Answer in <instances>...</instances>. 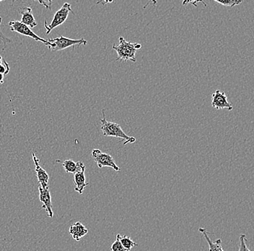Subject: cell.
I'll list each match as a JSON object with an SVG mask.
<instances>
[{"mask_svg": "<svg viewBox=\"0 0 254 251\" xmlns=\"http://www.w3.org/2000/svg\"><path fill=\"white\" fill-rule=\"evenodd\" d=\"M142 48V45L139 43H132L131 41H127L125 38H119V44L118 45L114 44L113 49L117 52V61L136 62V52Z\"/></svg>", "mask_w": 254, "mask_h": 251, "instance_id": "1", "label": "cell"}, {"mask_svg": "<svg viewBox=\"0 0 254 251\" xmlns=\"http://www.w3.org/2000/svg\"><path fill=\"white\" fill-rule=\"evenodd\" d=\"M103 117L101 120V129L102 130L103 136L105 137L119 138L125 140L124 145L127 144H133L136 141V138L127 136L122 130V127L116 122L107 121L105 114L104 109L102 110Z\"/></svg>", "mask_w": 254, "mask_h": 251, "instance_id": "2", "label": "cell"}, {"mask_svg": "<svg viewBox=\"0 0 254 251\" xmlns=\"http://www.w3.org/2000/svg\"><path fill=\"white\" fill-rule=\"evenodd\" d=\"M49 42L48 48L51 49L52 52H59L64 49L74 47V46L86 45L87 41L83 38L79 39H71L69 38L61 36L60 37L55 39H47Z\"/></svg>", "mask_w": 254, "mask_h": 251, "instance_id": "3", "label": "cell"}, {"mask_svg": "<svg viewBox=\"0 0 254 251\" xmlns=\"http://www.w3.org/2000/svg\"><path fill=\"white\" fill-rule=\"evenodd\" d=\"M69 12H73L72 9L71 8V4L69 3L66 2L63 4L61 8L56 12L53 20H52L50 24L48 25L47 20H45L44 21V27H45L47 34H49L51 31L57 27L63 25L69 16Z\"/></svg>", "mask_w": 254, "mask_h": 251, "instance_id": "4", "label": "cell"}, {"mask_svg": "<svg viewBox=\"0 0 254 251\" xmlns=\"http://www.w3.org/2000/svg\"><path fill=\"white\" fill-rule=\"evenodd\" d=\"M92 157L93 160L96 162L97 165L100 169L103 167H109L117 171H120V168L117 166L115 160H114L110 154L103 153L99 149H93L92 151Z\"/></svg>", "mask_w": 254, "mask_h": 251, "instance_id": "5", "label": "cell"}, {"mask_svg": "<svg viewBox=\"0 0 254 251\" xmlns=\"http://www.w3.org/2000/svg\"><path fill=\"white\" fill-rule=\"evenodd\" d=\"M8 25H9L11 31L17 32L19 34L23 35V36H28V37L34 39L35 41H41V42L44 43L47 47L49 46V42H48L47 39H44L42 38L39 37L37 34H36V33L32 31L31 28L23 24L19 20H11L8 23Z\"/></svg>", "mask_w": 254, "mask_h": 251, "instance_id": "6", "label": "cell"}, {"mask_svg": "<svg viewBox=\"0 0 254 251\" xmlns=\"http://www.w3.org/2000/svg\"><path fill=\"white\" fill-rule=\"evenodd\" d=\"M212 102L211 104L214 109L220 110V109H227L228 110H233V107L231 103L229 102L225 95V92L217 90L212 95Z\"/></svg>", "mask_w": 254, "mask_h": 251, "instance_id": "7", "label": "cell"}, {"mask_svg": "<svg viewBox=\"0 0 254 251\" xmlns=\"http://www.w3.org/2000/svg\"><path fill=\"white\" fill-rule=\"evenodd\" d=\"M39 200L43 203L42 208L45 209L47 216L50 218H53L54 212L52 211V196L49 191V186L47 187H39Z\"/></svg>", "mask_w": 254, "mask_h": 251, "instance_id": "8", "label": "cell"}, {"mask_svg": "<svg viewBox=\"0 0 254 251\" xmlns=\"http://www.w3.org/2000/svg\"><path fill=\"white\" fill-rule=\"evenodd\" d=\"M85 166L83 163L81 165L80 167L77 172L74 174V183L75 187H74V190L79 194H82L85 187L88 185V183L86 182V177L85 174Z\"/></svg>", "mask_w": 254, "mask_h": 251, "instance_id": "9", "label": "cell"}, {"mask_svg": "<svg viewBox=\"0 0 254 251\" xmlns=\"http://www.w3.org/2000/svg\"><path fill=\"white\" fill-rule=\"evenodd\" d=\"M32 158H33V162L35 164V171L36 172V176H37L38 180L40 184V186L42 187H48V183H49V176L45 169L41 167L39 164V159L37 158L36 154L32 153Z\"/></svg>", "mask_w": 254, "mask_h": 251, "instance_id": "10", "label": "cell"}, {"mask_svg": "<svg viewBox=\"0 0 254 251\" xmlns=\"http://www.w3.org/2000/svg\"><path fill=\"white\" fill-rule=\"evenodd\" d=\"M19 13L22 15L21 23L30 28H33L37 25V21L32 13V9L29 7H23L19 9Z\"/></svg>", "mask_w": 254, "mask_h": 251, "instance_id": "11", "label": "cell"}, {"mask_svg": "<svg viewBox=\"0 0 254 251\" xmlns=\"http://www.w3.org/2000/svg\"><path fill=\"white\" fill-rule=\"evenodd\" d=\"M69 232L73 239L79 241L88 233V230L81 222H77L71 225Z\"/></svg>", "mask_w": 254, "mask_h": 251, "instance_id": "12", "label": "cell"}, {"mask_svg": "<svg viewBox=\"0 0 254 251\" xmlns=\"http://www.w3.org/2000/svg\"><path fill=\"white\" fill-rule=\"evenodd\" d=\"M198 231L202 234L204 238H205L206 242L209 246V251H224L222 246L221 239H217V241H213L211 240L209 237V233L206 231L205 228H199Z\"/></svg>", "mask_w": 254, "mask_h": 251, "instance_id": "13", "label": "cell"}, {"mask_svg": "<svg viewBox=\"0 0 254 251\" xmlns=\"http://www.w3.org/2000/svg\"><path fill=\"white\" fill-rule=\"evenodd\" d=\"M57 162L61 163L65 171L69 174H74L77 172L82 163V162H75L71 160H66L64 161L57 160Z\"/></svg>", "mask_w": 254, "mask_h": 251, "instance_id": "14", "label": "cell"}, {"mask_svg": "<svg viewBox=\"0 0 254 251\" xmlns=\"http://www.w3.org/2000/svg\"><path fill=\"white\" fill-rule=\"evenodd\" d=\"M117 238H118L119 241H120V243H122V246L126 249L127 251H130L132 248L137 246V244L134 243V241H133L129 237L127 236V235L122 236L120 234H117Z\"/></svg>", "mask_w": 254, "mask_h": 251, "instance_id": "15", "label": "cell"}, {"mask_svg": "<svg viewBox=\"0 0 254 251\" xmlns=\"http://www.w3.org/2000/svg\"><path fill=\"white\" fill-rule=\"evenodd\" d=\"M216 2L222 4V5L226 6V7H234V6L238 5V4L242 3V1L239 0H223V1H220V0H215Z\"/></svg>", "mask_w": 254, "mask_h": 251, "instance_id": "16", "label": "cell"}, {"mask_svg": "<svg viewBox=\"0 0 254 251\" xmlns=\"http://www.w3.org/2000/svg\"><path fill=\"white\" fill-rule=\"evenodd\" d=\"M246 242H247L246 235L244 234L240 235L239 251H250L249 248H248Z\"/></svg>", "mask_w": 254, "mask_h": 251, "instance_id": "17", "label": "cell"}, {"mask_svg": "<svg viewBox=\"0 0 254 251\" xmlns=\"http://www.w3.org/2000/svg\"><path fill=\"white\" fill-rule=\"evenodd\" d=\"M111 251H127L126 249L123 247L122 243H120L118 238H116L115 242L113 243L111 247Z\"/></svg>", "mask_w": 254, "mask_h": 251, "instance_id": "18", "label": "cell"}, {"mask_svg": "<svg viewBox=\"0 0 254 251\" xmlns=\"http://www.w3.org/2000/svg\"><path fill=\"white\" fill-rule=\"evenodd\" d=\"M1 20H2V19H1V17H0V41H1L3 43H4V47L3 49H4V48L6 47V45H7V44H8V43L12 42V40H11L10 39H9V38L6 37V36H4V33H2V31H1Z\"/></svg>", "mask_w": 254, "mask_h": 251, "instance_id": "19", "label": "cell"}, {"mask_svg": "<svg viewBox=\"0 0 254 251\" xmlns=\"http://www.w3.org/2000/svg\"><path fill=\"white\" fill-rule=\"evenodd\" d=\"M4 75L1 74L0 73V84H3L4 83Z\"/></svg>", "mask_w": 254, "mask_h": 251, "instance_id": "20", "label": "cell"}, {"mask_svg": "<svg viewBox=\"0 0 254 251\" xmlns=\"http://www.w3.org/2000/svg\"><path fill=\"white\" fill-rule=\"evenodd\" d=\"M4 63H6V60L2 58V57L0 56V65L4 64Z\"/></svg>", "mask_w": 254, "mask_h": 251, "instance_id": "21", "label": "cell"}]
</instances>
